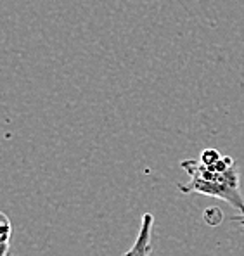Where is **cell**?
Segmentation results:
<instances>
[{
	"label": "cell",
	"mask_w": 244,
	"mask_h": 256,
	"mask_svg": "<svg viewBox=\"0 0 244 256\" xmlns=\"http://www.w3.org/2000/svg\"><path fill=\"white\" fill-rule=\"evenodd\" d=\"M189 182L178 186V189L184 194H190V192H198V194H204L210 198H218L224 199L225 202L232 206L234 210H238L239 213L244 216V198L241 194V187L227 186V184H218V182H210L198 175H189Z\"/></svg>",
	"instance_id": "obj_1"
},
{
	"label": "cell",
	"mask_w": 244,
	"mask_h": 256,
	"mask_svg": "<svg viewBox=\"0 0 244 256\" xmlns=\"http://www.w3.org/2000/svg\"><path fill=\"white\" fill-rule=\"evenodd\" d=\"M154 224V216L151 213H144L140 224V230L135 239V244L123 256H151V230Z\"/></svg>",
	"instance_id": "obj_2"
},
{
	"label": "cell",
	"mask_w": 244,
	"mask_h": 256,
	"mask_svg": "<svg viewBox=\"0 0 244 256\" xmlns=\"http://www.w3.org/2000/svg\"><path fill=\"white\" fill-rule=\"evenodd\" d=\"M0 242H2V251L0 256H9V242H10V234H12V225L10 220L7 218L6 213H0Z\"/></svg>",
	"instance_id": "obj_3"
},
{
	"label": "cell",
	"mask_w": 244,
	"mask_h": 256,
	"mask_svg": "<svg viewBox=\"0 0 244 256\" xmlns=\"http://www.w3.org/2000/svg\"><path fill=\"white\" fill-rule=\"evenodd\" d=\"M222 154L218 152L216 149H204L201 152V164H204V166H208V168H212V166H215L216 163H218L220 160H222Z\"/></svg>",
	"instance_id": "obj_4"
},
{
	"label": "cell",
	"mask_w": 244,
	"mask_h": 256,
	"mask_svg": "<svg viewBox=\"0 0 244 256\" xmlns=\"http://www.w3.org/2000/svg\"><path fill=\"white\" fill-rule=\"evenodd\" d=\"M204 220L208 222L210 225H218L220 222H222V213H220V210L218 208H208L204 212Z\"/></svg>",
	"instance_id": "obj_5"
}]
</instances>
